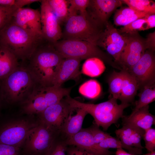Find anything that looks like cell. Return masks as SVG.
I'll return each instance as SVG.
<instances>
[{
  "label": "cell",
  "instance_id": "6da1fadb",
  "mask_svg": "<svg viewBox=\"0 0 155 155\" xmlns=\"http://www.w3.org/2000/svg\"><path fill=\"white\" fill-rule=\"evenodd\" d=\"M64 58L53 44L38 46L29 59L27 67L38 87L46 88L53 86L55 77Z\"/></svg>",
  "mask_w": 155,
  "mask_h": 155
},
{
  "label": "cell",
  "instance_id": "7a4b0ae2",
  "mask_svg": "<svg viewBox=\"0 0 155 155\" xmlns=\"http://www.w3.org/2000/svg\"><path fill=\"white\" fill-rule=\"evenodd\" d=\"M43 38L32 35L11 20L0 30V46L8 49L17 59H29Z\"/></svg>",
  "mask_w": 155,
  "mask_h": 155
},
{
  "label": "cell",
  "instance_id": "3957f363",
  "mask_svg": "<svg viewBox=\"0 0 155 155\" xmlns=\"http://www.w3.org/2000/svg\"><path fill=\"white\" fill-rule=\"evenodd\" d=\"M1 81V100L9 104L23 102L38 87L27 67L22 66H18Z\"/></svg>",
  "mask_w": 155,
  "mask_h": 155
},
{
  "label": "cell",
  "instance_id": "277c9868",
  "mask_svg": "<svg viewBox=\"0 0 155 155\" xmlns=\"http://www.w3.org/2000/svg\"><path fill=\"white\" fill-rule=\"evenodd\" d=\"M65 99L71 108L82 109L90 114L94 118L95 124L99 127H101L105 131L120 118L124 117V110L130 105L122 103L118 104L117 99L113 97L98 104L82 102L72 98L69 95Z\"/></svg>",
  "mask_w": 155,
  "mask_h": 155
},
{
  "label": "cell",
  "instance_id": "5b68a950",
  "mask_svg": "<svg viewBox=\"0 0 155 155\" xmlns=\"http://www.w3.org/2000/svg\"><path fill=\"white\" fill-rule=\"evenodd\" d=\"M65 22L61 37L63 39L84 40L97 45V42L103 31L102 26L88 13L85 16H70Z\"/></svg>",
  "mask_w": 155,
  "mask_h": 155
},
{
  "label": "cell",
  "instance_id": "8992f818",
  "mask_svg": "<svg viewBox=\"0 0 155 155\" xmlns=\"http://www.w3.org/2000/svg\"><path fill=\"white\" fill-rule=\"evenodd\" d=\"M55 49L64 58L82 60L92 57L100 59L113 67L117 66L110 56L102 51L97 45L80 40L63 39L52 43Z\"/></svg>",
  "mask_w": 155,
  "mask_h": 155
},
{
  "label": "cell",
  "instance_id": "52a82bcc",
  "mask_svg": "<svg viewBox=\"0 0 155 155\" xmlns=\"http://www.w3.org/2000/svg\"><path fill=\"white\" fill-rule=\"evenodd\" d=\"M61 133L52 130L40 121L26 137L25 152L30 155H47Z\"/></svg>",
  "mask_w": 155,
  "mask_h": 155
},
{
  "label": "cell",
  "instance_id": "ba28073f",
  "mask_svg": "<svg viewBox=\"0 0 155 155\" xmlns=\"http://www.w3.org/2000/svg\"><path fill=\"white\" fill-rule=\"evenodd\" d=\"M122 34L126 37V43L117 64L121 70L128 71L139 60L147 49L145 39L137 32Z\"/></svg>",
  "mask_w": 155,
  "mask_h": 155
},
{
  "label": "cell",
  "instance_id": "9c48e42d",
  "mask_svg": "<svg viewBox=\"0 0 155 155\" xmlns=\"http://www.w3.org/2000/svg\"><path fill=\"white\" fill-rule=\"evenodd\" d=\"M38 124L24 119L7 123L0 130V143L20 148Z\"/></svg>",
  "mask_w": 155,
  "mask_h": 155
},
{
  "label": "cell",
  "instance_id": "30bf717a",
  "mask_svg": "<svg viewBox=\"0 0 155 155\" xmlns=\"http://www.w3.org/2000/svg\"><path fill=\"white\" fill-rule=\"evenodd\" d=\"M154 51L147 49L128 71L135 79L138 90L155 84V58Z\"/></svg>",
  "mask_w": 155,
  "mask_h": 155
},
{
  "label": "cell",
  "instance_id": "8fae6325",
  "mask_svg": "<svg viewBox=\"0 0 155 155\" xmlns=\"http://www.w3.org/2000/svg\"><path fill=\"white\" fill-rule=\"evenodd\" d=\"M75 109L71 108L65 99L48 107L40 115V121L55 131L61 130Z\"/></svg>",
  "mask_w": 155,
  "mask_h": 155
},
{
  "label": "cell",
  "instance_id": "7c38bea8",
  "mask_svg": "<svg viewBox=\"0 0 155 155\" xmlns=\"http://www.w3.org/2000/svg\"><path fill=\"white\" fill-rule=\"evenodd\" d=\"M41 1L40 12L42 36L52 43L61 38L62 32L59 21L47 0Z\"/></svg>",
  "mask_w": 155,
  "mask_h": 155
},
{
  "label": "cell",
  "instance_id": "4fadbf2b",
  "mask_svg": "<svg viewBox=\"0 0 155 155\" xmlns=\"http://www.w3.org/2000/svg\"><path fill=\"white\" fill-rule=\"evenodd\" d=\"M11 20L32 35L43 38L40 12L38 10L29 8L18 9L13 14Z\"/></svg>",
  "mask_w": 155,
  "mask_h": 155
},
{
  "label": "cell",
  "instance_id": "5bb4252c",
  "mask_svg": "<svg viewBox=\"0 0 155 155\" xmlns=\"http://www.w3.org/2000/svg\"><path fill=\"white\" fill-rule=\"evenodd\" d=\"M123 3L119 0H92L88 8L89 15L102 26H105L113 12Z\"/></svg>",
  "mask_w": 155,
  "mask_h": 155
},
{
  "label": "cell",
  "instance_id": "9a60e30c",
  "mask_svg": "<svg viewBox=\"0 0 155 155\" xmlns=\"http://www.w3.org/2000/svg\"><path fill=\"white\" fill-rule=\"evenodd\" d=\"M68 146L73 145L83 148L94 155H112L114 152L100 147L94 142L88 128L82 129L77 133L65 139Z\"/></svg>",
  "mask_w": 155,
  "mask_h": 155
},
{
  "label": "cell",
  "instance_id": "2e32d148",
  "mask_svg": "<svg viewBox=\"0 0 155 155\" xmlns=\"http://www.w3.org/2000/svg\"><path fill=\"white\" fill-rule=\"evenodd\" d=\"M81 60L74 58H64L55 77L53 85L61 86L66 81L78 78L80 74L79 67Z\"/></svg>",
  "mask_w": 155,
  "mask_h": 155
},
{
  "label": "cell",
  "instance_id": "e0dca14e",
  "mask_svg": "<svg viewBox=\"0 0 155 155\" xmlns=\"http://www.w3.org/2000/svg\"><path fill=\"white\" fill-rule=\"evenodd\" d=\"M145 131L133 126L123 125V127L116 130L115 133L119 140L124 144L130 147L141 149L144 148L141 141Z\"/></svg>",
  "mask_w": 155,
  "mask_h": 155
},
{
  "label": "cell",
  "instance_id": "ac0fdd59",
  "mask_svg": "<svg viewBox=\"0 0 155 155\" xmlns=\"http://www.w3.org/2000/svg\"><path fill=\"white\" fill-rule=\"evenodd\" d=\"M122 121L123 125H131L145 131L155 124V117L150 113L148 105L128 116L123 117Z\"/></svg>",
  "mask_w": 155,
  "mask_h": 155
},
{
  "label": "cell",
  "instance_id": "d6986e66",
  "mask_svg": "<svg viewBox=\"0 0 155 155\" xmlns=\"http://www.w3.org/2000/svg\"><path fill=\"white\" fill-rule=\"evenodd\" d=\"M123 70V85L119 100L121 101V103L129 104L133 100L138 88L134 77L128 71Z\"/></svg>",
  "mask_w": 155,
  "mask_h": 155
},
{
  "label": "cell",
  "instance_id": "ffe728a7",
  "mask_svg": "<svg viewBox=\"0 0 155 155\" xmlns=\"http://www.w3.org/2000/svg\"><path fill=\"white\" fill-rule=\"evenodd\" d=\"M76 109L77 111L76 114L69 116L61 130V133L65 136V139L73 135L81 130L84 120L88 114L83 109Z\"/></svg>",
  "mask_w": 155,
  "mask_h": 155
},
{
  "label": "cell",
  "instance_id": "44dd1931",
  "mask_svg": "<svg viewBox=\"0 0 155 155\" xmlns=\"http://www.w3.org/2000/svg\"><path fill=\"white\" fill-rule=\"evenodd\" d=\"M18 59L9 51L0 46V81L4 79L18 66Z\"/></svg>",
  "mask_w": 155,
  "mask_h": 155
},
{
  "label": "cell",
  "instance_id": "7402d4cb",
  "mask_svg": "<svg viewBox=\"0 0 155 155\" xmlns=\"http://www.w3.org/2000/svg\"><path fill=\"white\" fill-rule=\"evenodd\" d=\"M99 39L107 41L115 46L121 54L125 46L126 38L121 34L110 22H108L105 26Z\"/></svg>",
  "mask_w": 155,
  "mask_h": 155
},
{
  "label": "cell",
  "instance_id": "603a6c76",
  "mask_svg": "<svg viewBox=\"0 0 155 155\" xmlns=\"http://www.w3.org/2000/svg\"><path fill=\"white\" fill-rule=\"evenodd\" d=\"M106 67L103 61L99 58L92 57L86 59L83 64L82 73L91 77H98L104 71Z\"/></svg>",
  "mask_w": 155,
  "mask_h": 155
},
{
  "label": "cell",
  "instance_id": "cb8c5ba5",
  "mask_svg": "<svg viewBox=\"0 0 155 155\" xmlns=\"http://www.w3.org/2000/svg\"><path fill=\"white\" fill-rule=\"evenodd\" d=\"M71 89L53 86L45 88L44 94L49 106L57 104L69 95Z\"/></svg>",
  "mask_w": 155,
  "mask_h": 155
},
{
  "label": "cell",
  "instance_id": "d4e9b609",
  "mask_svg": "<svg viewBox=\"0 0 155 155\" xmlns=\"http://www.w3.org/2000/svg\"><path fill=\"white\" fill-rule=\"evenodd\" d=\"M139 98L135 103V106L131 114H132L140 108L148 105L155 100V84L146 86L141 90L138 94Z\"/></svg>",
  "mask_w": 155,
  "mask_h": 155
},
{
  "label": "cell",
  "instance_id": "484cf974",
  "mask_svg": "<svg viewBox=\"0 0 155 155\" xmlns=\"http://www.w3.org/2000/svg\"><path fill=\"white\" fill-rule=\"evenodd\" d=\"M98 145L101 148L105 149L121 148L127 150L129 153L134 155H140L142 154V149L126 146L118 139L111 136L103 140Z\"/></svg>",
  "mask_w": 155,
  "mask_h": 155
},
{
  "label": "cell",
  "instance_id": "4316f807",
  "mask_svg": "<svg viewBox=\"0 0 155 155\" xmlns=\"http://www.w3.org/2000/svg\"><path fill=\"white\" fill-rule=\"evenodd\" d=\"M59 22H65L69 16L68 0H47Z\"/></svg>",
  "mask_w": 155,
  "mask_h": 155
},
{
  "label": "cell",
  "instance_id": "83f0119b",
  "mask_svg": "<svg viewBox=\"0 0 155 155\" xmlns=\"http://www.w3.org/2000/svg\"><path fill=\"white\" fill-rule=\"evenodd\" d=\"M123 71L120 72L114 71L108 79L109 90L112 97L119 99L120 96L123 85Z\"/></svg>",
  "mask_w": 155,
  "mask_h": 155
},
{
  "label": "cell",
  "instance_id": "f1b7e54d",
  "mask_svg": "<svg viewBox=\"0 0 155 155\" xmlns=\"http://www.w3.org/2000/svg\"><path fill=\"white\" fill-rule=\"evenodd\" d=\"M129 7L134 10L140 12H145L150 14L155 13V2L148 0H123Z\"/></svg>",
  "mask_w": 155,
  "mask_h": 155
},
{
  "label": "cell",
  "instance_id": "f546056e",
  "mask_svg": "<svg viewBox=\"0 0 155 155\" xmlns=\"http://www.w3.org/2000/svg\"><path fill=\"white\" fill-rule=\"evenodd\" d=\"M79 91L84 96L90 99H94L97 98L100 94L101 87L97 81L91 79L81 85Z\"/></svg>",
  "mask_w": 155,
  "mask_h": 155
},
{
  "label": "cell",
  "instance_id": "4dcf8cb0",
  "mask_svg": "<svg viewBox=\"0 0 155 155\" xmlns=\"http://www.w3.org/2000/svg\"><path fill=\"white\" fill-rule=\"evenodd\" d=\"M68 1V17L75 15L85 16L88 14L87 9L89 4V0H69Z\"/></svg>",
  "mask_w": 155,
  "mask_h": 155
},
{
  "label": "cell",
  "instance_id": "1f68e13d",
  "mask_svg": "<svg viewBox=\"0 0 155 155\" xmlns=\"http://www.w3.org/2000/svg\"><path fill=\"white\" fill-rule=\"evenodd\" d=\"M18 9L15 5L6 6L0 5V30L11 20Z\"/></svg>",
  "mask_w": 155,
  "mask_h": 155
},
{
  "label": "cell",
  "instance_id": "d6a6232c",
  "mask_svg": "<svg viewBox=\"0 0 155 155\" xmlns=\"http://www.w3.org/2000/svg\"><path fill=\"white\" fill-rule=\"evenodd\" d=\"M149 14H151L145 12H140L126 16L115 14L114 17V23L117 26H125L132 22L138 19L143 18Z\"/></svg>",
  "mask_w": 155,
  "mask_h": 155
},
{
  "label": "cell",
  "instance_id": "836d02e7",
  "mask_svg": "<svg viewBox=\"0 0 155 155\" xmlns=\"http://www.w3.org/2000/svg\"><path fill=\"white\" fill-rule=\"evenodd\" d=\"M146 22L145 17L138 19L124 26L118 30L121 34L131 33L141 31L143 24Z\"/></svg>",
  "mask_w": 155,
  "mask_h": 155
},
{
  "label": "cell",
  "instance_id": "e575fe53",
  "mask_svg": "<svg viewBox=\"0 0 155 155\" xmlns=\"http://www.w3.org/2000/svg\"><path fill=\"white\" fill-rule=\"evenodd\" d=\"M143 138L145 148L149 152H153L155 149V129L152 127L145 130Z\"/></svg>",
  "mask_w": 155,
  "mask_h": 155
},
{
  "label": "cell",
  "instance_id": "d590c367",
  "mask_svg": "<svg viewBox=\"0 0 155 155\" xmlns=\"http://www.w3.org/2000/svg\"><path fill=\"white\" fill-rule=\"evenodd\" d=\"M67 146L65 139L62 138L61 140L55 142L47 155H67Z\"/></svg>",
  "mask_w": 155,
  "mask_h": 155
},
{
  "label": "cell",
  "instance_id": "8d00e7d4",
  "mask_svg": "<svg viewBox=\"0 0 155 155\" xmlns=\"http://www.w3.org/2000/svg\"><path fill=\"white\" fill-rule=\"evenodd\" d=\"M95 142L98 144L103 140L111 136L108 133L101 130L95 124L88 128Z\"/></svg>",
  "mask_w": 155,
  "mask_h": 155
},
{
  "label": "cell",
  "instance_id": "74e56055",
  "mask_svg": "<svg viewBox=\"0 0 155 155\" xmlns=\"http://www.w3.org/2000/svg\"><path fill=\"white\" fill-rule=\"evenodd\" d=\"M20 148L0 143V155H20Z\"/></svg>",
  "mask_w": 155,
  "mask_h": 155
},
{
  "label": "cell",
  "instance_id": "f35d334b",
  "mask_svg": "<svg viewBox=\"0 0 155 155\" xmlns=\"http://www.w3.org/2000/svg\"><path fill=\"white\" fill-rule=\"evenodd\" d=\"M67 155H94L85 150L73 145L67 146Z\"/></svg>",
  "mask_w": 155,
  "mask_h": 155
},
{
  "label": "cell",
  "instance_id": "ab89813d",
  "mask_svg": "<svg viewBox=\"0 0 155 155\" xmlns=\"http://www.w3.org/2000/svg\"><path fill=\"white\" fill-rule=\"evenodd\" d=\"M146 22L143 24L141 31L152 28L155 27V14H149L145 17Z\"/></svg>",
  "mask_w": 155,
  "mask_h": 155
},
{
  "label": "cell",
  "instance_id": "60d3db41",
  "mask_svg": "<svg viewBox=\"0 0 155 155\" xmlns=\"http://www.w3.org/2000/svg\"><path fill=\"white\" fill-rule=\"evenodd\" d=\"M145 45L147 49L154 51L155 49V32L149 33L145 39Z\"/></svg>",
  "mask_w": 155,
  "mask_h": 155
},
{
  "label": "cell",
  "instance_id": "b9f144b4",
  "mask_svg": "<svg viewBox=\"0 0 155 155\" xmlns=\"http://www.w3.org/2000/svg\"><path fill=\"white\" fill-rule=\"evenodd\" d=\"M138 12L128 7H121L117 10L115 14L120 15L123 16H129Z\"/></svg>",
  "mask_w": 155,
  "mask_h": 155
},
{
  "label": "cell",
  "instance_id": "7bdbcfd3",
  "mask_svg": "<svg viewBox=\"0 0 155 155\" xmlns=\"http://www.w3.org/2000/svg\"><path fill=\"white\" fill-rule=\"evenodd\" d=\"M38 0H16L15 6L18 8H22L25 5L30 4L33 3L38 2Z\"/></svg>",
  "mask_w": 155,
  "mask_h": 155
},
{
  "label": "cell",
  "instance_id": "ee69618b",
  "mask_svg": "<svg viewBox=\"0 0 155 155\" xmlns=\"http://www.w3.org/2000/svg\"><path fill=\"white\" fill-rule=\"evenodd\" d=\"M16 0H0V5L6 6L15 5Z\"/></svg>",
  "mask_w": 155,
  "mask_h": 155
},
{
  "label": "cell",
  "instance_id": "f6af8a7d",
  "mask_svg": "<svg viewBox=\"0 0 155 155\" xmlns=\"http://www.w3.org/2000/svg\"><path fill=\"white\" fill-rule=\"evenodd\" d=\"M115 155H134L128 153L121 148H117L115 152Z\"/></svg>",
  "mask_w": 155,
  "mask_h": 155
},
{
  "label": "cell",
  "instance_id": "bcb514c9",
  "mask_svg": "<svg viewBox=\"0 0 155 155\" xmlns=\"http://www.w3.org/2000/svg\"><path fill=\"white\" fill-rule=\"evenodd\" d=\"M143 155H155V151L154 150L151 152H149V153L145 154H144Z\"/></svg>",
  "mask_w": 155,
  "mask_h": 155
},
{
  "label": "cell",
  "instance_id": "7dc6e473",
  "mask_svg": "<svg viewBox=\"0 0 155 155\" xmlns=\"http://www.w3.org/2000/svg\"><path fill=\"white\" fill-rule=\"evenodd\" d=\"M1 100H1V99L0 96V104H1Z\"/></svg>",
  "mask_w": 155,
  "mask_h": 155
},
{
  "label": "cell",
  "instance_id": "c3c4849f",
  "mask_svg": "<svg viewBox=\"0 0 155 155\" xmlns=\"http://www.w3.org/2000/svg\"><path fill=\"white\" fill-rule=\"evenodd\" d=\"M0 84H1V81H0Z\"/></svg>",
  "mask_w": 155,
  "mask_h": 155
}]
</instances>
